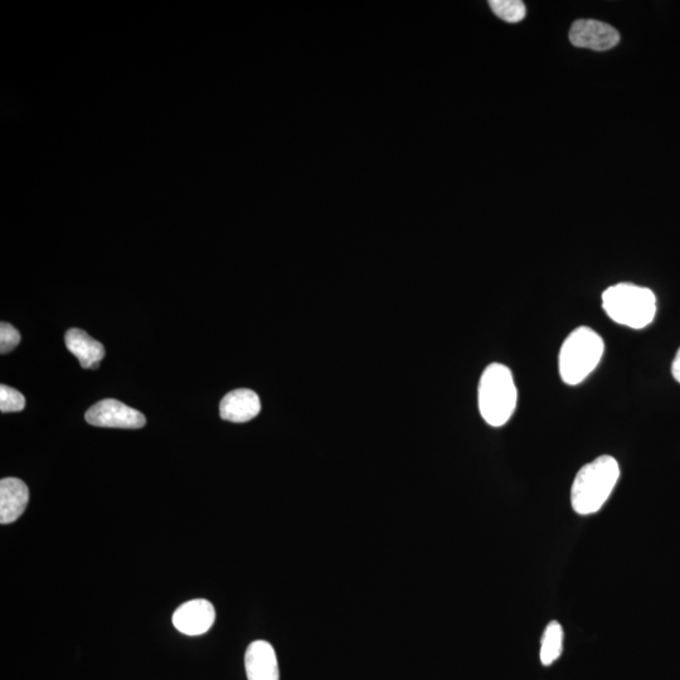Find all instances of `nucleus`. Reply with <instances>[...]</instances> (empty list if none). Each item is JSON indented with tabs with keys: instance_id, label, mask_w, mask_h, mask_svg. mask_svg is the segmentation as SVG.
<instances>
[{
	"instance_id": "obj_1",
	"label": "nucleus",
	"mask_w": 680,
	"mask_h": 680,
	"mask_svg": "<svg viewBox=\"0 0 680 680\" xmlns=\"http://www.w3.org/2000/svg\"><path fill=\"white\" fill-rule=\"evenodd\" d=\"M620 466L610 455H602L578 471L571 489L572 508L581 516L599 512L618 484Z\"/></svg>"
},
{
	"instance_id": "obj_2",
	"label": "nucleus",
	"mask_w": 680,
	"mask_h": 680,
	"mask_svg": "<svg viewBox=\"0 0 680 680\" xmlns=\"http://www.w3.org/2000/svg\"><path fill=\"white\" fill-rule=\"evenodd\" d=\"M518 391L512 371L502 363L485 368L478 388L480 415L493 427H502L516 411Z\"/></svg>"
},
{
	"instance_id": "obj_3",
	"label": "nucleus",
	"mask_w": 680,
	"mask_h": 680,
	"mask_svg": "<svg viewBox=\"0 0 680 680\" xmlns=\"http://www.w3.org/2000/svg\"><path fill=\"white\" fill-rule=\"evenodd\" d=\"M605 352V343L596 330L578 327L563 342L558 356L561 380L577 386L595 371Z\"/></svg>"
},
{
	"instance_id": "obj_4",
	"label": "nucleus",
	"mask_w": 680,
	"mask_h": 680,
	"mask_svg": "<svg viewBox=\"0 0 680 680\" xmlns=\"http://www.w3.org/2000/svg\"><path fill=\"white\" fill-rule=\"evenodd\" d=\"M602 308L612 322L631 329H644L653 323L657 314V298L648 288L621 283L604 291Z\"/></svg>"
},
{
	"instance_id": "obj_5",
	"label": "nucleus",
	"mask_w": 680,
	"mask_h": 680,
	"mask_svg": "<svg viewBox=\"0 0 680 680\" xmlns=\"http://www.w3.org/2000/svg\"><path fill=\"white\" fill-rule=\"evenodd\" d=\"M85 419L90 425L115 429H142L147 424L142 412L113 398H106L90 407Z\"/></svg>"
},
{
	"instance_id": "obj_6",
	"label": "nucleus",
	"mask_w": 680,
	"mask_h": 680,
	"mask_svg": "<svg viewBox=\"0 0 680 680\" xmlns=\"http://www.w3.org/2000/svg\"><path fill=\"white\" fill-rule=\"evenodd\" d=\"M570 41L573 46L607 51L620 42V34L610 24L594 19H578L572 24Z\"/></svg>"
},
{
	"instance_id": "obj_7",
	"label": "nucleus",
	"mask_w": 680,
	"mask_h": 680,
	"mask_svg": "<svg viewBox=\"0 0 680 680\" xmlns=\"http://www.w3.org/2000/svg\"><path fill=\"white\" fill-rule=\"evenodd\" d=\"M216 610L210 601L196 599L184 602L173 615V625L182 634H206L215 624Z\"/></svg>"
},
{
	"instance_id": "obj_8",
	"label": "nucleus",
	"mask_w": 680,
	"mask_h": 680,
	"mask_svg": "<svg viewBox=\"0 0 680 680\" xmlns=\"http://www.w3.org/2000/svg\"><path fill=\"white\" fill-rule=\"evenodd\" d=\"M245 669L249 680H280L275 649L265 640H256L245 654Z\"/></svg>"
},
{
	"instance_id": "obj_9",
	"label": "nucleus",
	"mask_w": 680,
	"mask_h": 680,
	"mask_svg": "<svg viewBox=\"0 0 680 680\" xmlns=\"http://www.w3.org/2000/svg\"><path fill=\"white\" fill-rule=\"evenodd\" d=\"M260 411L259 396L254 391L246 390V388L227 393L220 405L222 420L236 422V424L255 419Z\"/></svg>"
},
{
	"instance_id": "obj_10",
	"label": "nucleus",
	"mask_w": 680,
	"mask_h": 680,
	"mask_svg": "<svg viewBox=\"0 0 680 680\" xmlns=\"http://www.w3.org/2000/svg\"><path fill=\"white\" fill-rule=\"evenodd\" d=\"M29 490L26 483L17 478L0 482V523L11 524L22 516L27 508Z\"/></svg>"
},
{
	"instance_id": "obj_11",
	"label": "nucleus",
	"mask_w": 680,
	"mask_h": 680,
	"mask_svg": "<svg viewBox=\"0 0 680 680\" xmlns=\"http://www.w3.org/2000/svg\"><path fill=\"white\" fill-rule=\"evenodd\" d=\"M68 351L79 359L82 368L97 369L105 357V348L84 330L72 328L65 335Z\"/></svg>"
},
{
	"instance_id": "obj_12",
	"label": "nucleus",
	"mask_w": 680,
	"mask_h": 680,
	"mask_svg": "<svg viewBox=\"0 0 680 680\" xmlns=\"http://www.w3.org/2000/svg\"><path fill=\"white\" fill-rule=\"evenodd\" d=\"M563 650V629L558 621H552L544 630L541 646V662L551 665L561 657Z\"/></svg>"
},
{
	"instance_id": "obj_13",
	"label": "nucleus",
	"mask_w": 680,
	"mask_h": 680,
	"mask_svg": "<svg viewBox=\"0 0 680 680\" xmlns=\"http://www.w3.org/2000/svg\"><path fill=\"white\" fill-rule=\"evenodd\" d=\"M492 11L508 23H519L526 17V6L521 0H492Z\"/></svg>"
},
{
	"instance_id": "obj_14",
	"label": "nucleus",
	"mask_w": 680,
	"mask_h": 680,
	"mask_svg": "<svg viewBox=\"0 0 680 680\" xmlns=\"http://www.w3.org/2000/svg\"><path fill=\"white\" fill-rule=\"evenodd\" d=\"M24 407H26V398H24L21 392L6 385L0 386V410H2L3 414L19 412Z\"/></svg>"
},
{
	"instance_id": "obj_15",
	"label": "nucleus",
	"mask_w": 680,
	"mask_h": 680,
	"mask_svg": "<svg viewBox=\"0 0 680 680\" xmlns=\"http://www.w3.org/2000/svg\"><path fill=\"white\" fill-rule=\"evenodd\" d=\"M21 342V334L13 325L8 323L0 324V352L2 354L13 351Z\"/></svg>"
},
{
	"instance_id": "obj_16",
	"label": "nucleus",
	"mask_w": 680,
	"mask_h": 680,
	"mask_svg": "<svg viewBox=\"0 0 680 680\" xmlns=\"http://www.w3.org/2000/svg\"><path fill=\"white\" fill-rule=\"evenodd\" d=\"M672 374L674 380L680 383V348L677 354H675L674 361L672 364Z\"/></svg>"
}]
</instances>
